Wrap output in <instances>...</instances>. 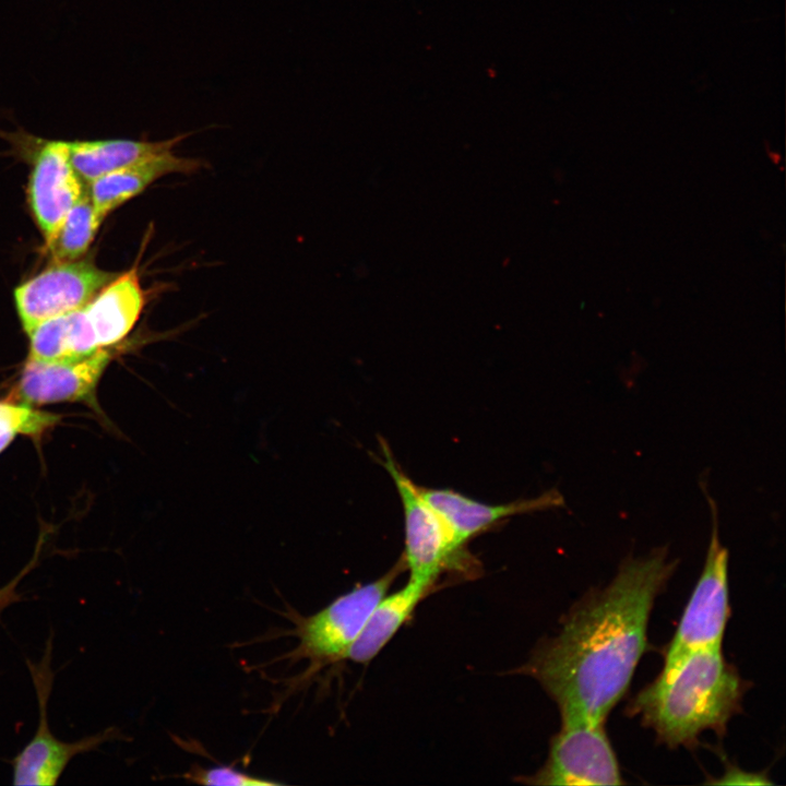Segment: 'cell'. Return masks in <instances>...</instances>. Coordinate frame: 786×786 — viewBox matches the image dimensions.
<instances>
[{"mask_svg":"<svg viewBox=\"0 0 786 786\" xmlns=\"http://www.w3.org/2000/svg\"><path fill=\"white\" fill-rule=\"evenodd\" d=\"M677 563L664 547L626 559L615 577L586 593L559 633L537 648L526 671L555 700L561 722L605 723L645 652L652 608Z\"/></svg>","mask_w":786,"mask_h":786,"instance_id":"1","label":"cell"},{"mask_svg":"<svg viewBox=\"0 0 786 786\" xmlns=\"http://www.w3.org/2000/svg\"><path fill=\"white\" fill-rule=\"evenodd\" d=\"M722 647L701 648L644 687L628 706L669 748H693L699 736H723L729 719L741 711L749 687Z\"/></svg>","mask_w":786,"mask_h":786,"instance_id":"2","label":"cell"},{"mask_svg":"<svg viewBox=\"0 0 786 786\" xmlns=\"http://www.w3.org/2000/svg\"><path fill=\"white\" fill-rule=\"evenodd\" d=\"M27 334L31 340L29 359L45 362L74 360L70 349L67 313L39 323Z\"/></svg>","mask_w":786,"mask_h":786,"instance_id":"17","label":"cell"},{"mask_svg":"<svg viewBox=\"0 0 786 786\" xmlns=\"http://www.w3.org/2000/svg\"><path fill=\"white\" fill-rule=\"evenodd\" d=\"M145 306V293L136 269L118 274L83 308L100 348L122 341L133 329Z\"/></svg>","mask_w":786,"mask_h":786,"instance_id":"13","label":"cell"},{"mask_svg":"<svg viewBox=\"0 0 786 786\" xmlns=\"http://www.w3.org/2000/svg\"><path fill=\"white\" fill-rule=\"evenodd\" d=\"M26 571L27 570H24V572L14 577L11 582L0 587V614L7 607L20 600L21 594L17 592V587Z\"/></svg>","mask_w":786,"mask_h":786,"instance_id":"21","label":"cell"},{"mask_svg":"<svg viewBox=\"0 0 786 786\" xmlns=\"http://www.w3.org/2000/svg\"><path fill=\"white\" fill-rule=\"evenodd\" d=\"M184 778L203 785H233V786H266L278 785V782L261 778L242 773L231 766H215L202 769L199 766L190 770Z\"/></svg>","mask_w":786,"mask_h":786,"instance_id":"19","label":"cell"},{"mask_svg":"<svg viewBox=\"0 0 786 786\" xmlns=\"http://www.w3.org/2000/svg\"><path fill=\"white\" fill-rule=\"evenodd\" d=\"M713 528L703 571L667 647L662 671H668L692 652L722 647L729 616L728 550L718 535L717 508L706 495Z\"/></svg>","mask_w":786,"mask_h":786,"instance_id":"3","label":"cell"},{"mask_svg":"<svg viewBox=\"0 0 786 786\" xmlns=\"http://www.w3.org/2000/svg\"><path fill=\"white\" fill-rule=\"evenodd\" d=\"M49 650L50 646L41 663L29 665L38 699L39 719L33 738L12 762L14 785L56 784L75 755L94 750L111 736V733L105 731L67 742L57 739L50 731L47 716V702L52 682Z\"/></svg>","mask_w":786,"mask_h":786,"instance_id":"8","label":"cell"},{"mask_svg":"<svg viewBox=\"0 0 786 786\" xmlns=\"http://www.w3.org/2000/svg\"><path fill=\"white\" fill-rule=\"evenodd\" d=\"M187 135L155 142L127 139L69 142L70 160L80 178L91 183L110 171L174 150Z\"/></svg>","mask_w":786,"mask_h":786,"instance_id":"14","label":"cell"},{"mask_svg":"<svg viewBox=\"0 0 786 786\" xmlns=\"http://www.w3.org/2000/svg\"><path fill=\"white\" fill-rule=\"evenodd\" d=\"M418 488L422 498L442 517L460 548L473 536L507 517L564 505L563 497L557 489L547 490L532 499L488 504L452 489Z\"/></svg>","mask_w":786,"mask_h":786,"instance_id":"11","label":"cell"},{"mask_svg":"<svg viewBox=\"0 0 786 786\" xmlns=\"http://www.w3.org/2000/svg\"><path fill=\"white\" fill-rule=\"evenodd\" d=\"M117 275L100 270L87 259L52 263L14 290L25 332L48 319L83 308Z\"/></svg>","mask_w":786,"mask_h":786,"instance_id":"7","label":"cell"},{"mask_svg":"<svg viewBox=\"0 0 786 786\" xmlns=\"http://www.w3.org/2000/svg\"><path fill=\"white\" fill-rule=\"evenodd\" d=\"M717 784H771V782L766 778V776L762 774H753V773H747L738 767L728 769L726 773L722 776L720 781L716 782Z\"/></svg>","mask_w":786,"mask_h":786,"instance_id":"20","label":"cell"},{"mask_svg":"<svg viewBox=\"0 0 786 786\" xmlns=\"http://www.w3.org/2000/svg\"><path fill=\"white\" fill-rule=\"evenodd\" d=\"M404 565V560L400 561L382 577L356 586L310 617L293 612L290 619L296 624L293 634L299 639V645L287 657L308 658L312 667L343 659Z\"/></svg>","mask_w":786,"mask_h":786,"instance_id":"4","label":"cell"},{"mask_svg":"<svg viewBox=\"0 0 786 786\" xmlns=\"http://www.w3.org/2000/svg\"><path fill=\"white\" fill-rule=\"evenodd\" d=\"M429 586L408 580L403 588L390 595L385 594L372 609L343 659L361 664L371 660L410 616Z\"/></svg>","mask_w":786,"mask_h":786,"instance_id":"15","label":"cell"},{"mask_svg":"<svg viewBox=\"0 0 786 786\" xmlns=\"http://www.w3.org/2000/svg\"><path fill=\"white\" fill-rule=\"evenodd\" d=\"M85 191L83 180L71 164L69 142H41L34 157L27 196L46 242Z\"/></svg>","mask_w":786,"mask_h":786,"instance_id":"9","label":"cell"},{"mask_svg":"<svg viewBox=\"0 0 786 786\" xmlns=\"http://www.w3.org/2000/svg\"><path fill=\"white\" fill-rule=\"evenodd\" d=\"M382 464L392 477L400 495L405 523L404 563L409 580L431 585L448 564L455 561L461 551L442 517L422 498L418 486L406 475L392 455L390 448L380 439Z\"/></svg>","mask_w":786,"mask_h":786,"instance_id":"5","label":"cell"},{"mask_svg":"<svg viewBox=\"0 0 786 786\" xmlns=\"http://www.w3.org/2000/svg\"><path fill=\"white\" fill-rule=\"evenodd\" d=\"M102 221L97 216L90 193L85 191L70 210L55 236L46 242L53 263L80 259L92 243Z\"/></svg>","mask_w":786,"mask_h":786,"instance_id":"16","label":"cell"},{"mask_svg":"<svg viewBox=\"0 0 786 786\" xmlns=\"http://www.w3.org/2000/svg\"><path fill=\"white\" fill-rule=\"evenodd\" d=\"M537 785L623 784L604 724L561 722L545 765L531 778Z\"/></svg>","mask_w":786,"mask_h":786,"instance_id":"6","label":"cell"},{"mask_svg":"<svg viewBox=\"0 0 786 786\" xmlns=\"http://www.w3.org/2000/svg\"><path fill=\"white\" fill-rule=\"evenodd\" d=\"M58 419L57 415L33 409L28 405L0 402V453L17 434H40Z\"/></svg>","mask_w":786,"mask_h":786,"instance_id":"18","label":"cell"},{"mask_svg":"<svg viewBox=\"0 0 786 786\" xmlns=\"http://www.w3.org/2000/svg\"><path fill=\"white\" fill-rule=\"evenodd\" d=\"M111 357L109 350L99 348L71 361L45 362L28 358L19 381V395L24 403L33 405L94 403L97 384Z\"/></svg>","mask_w":786,"mask_h":786,"instance_id":"10","label":"cell"},{"mask_svg":"<svg viewBox=\"0 0 786 786\" xmlns=\"http://www.w3.org/2000/svg\"><path fill=\"white\" fill-rule=\"evenodd\" d=\"M202 166L200 159L179 156L168 150L95 179L90 183L88 193L103 222L110 212L143 192L154 181L172 174L190 175Z\"/></svg>","mask_w":786,"mask_h":786,"instance_id":"12","label":"cell"}]
</instances>
